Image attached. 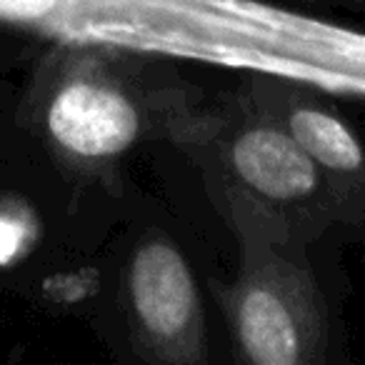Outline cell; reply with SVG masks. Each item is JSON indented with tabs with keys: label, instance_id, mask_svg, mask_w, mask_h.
Here are the masks:
<instances>
[{
	"label": "cell",
	"instance_id": "2",
	"mask_svg": "<svg viewBox=\"0 0 365 365\" xmlns=\"http://www.w3.org/2000/svg\"><path fill=\"white\" fill-rule=\"evenodd\" d=\"M133 300L143 325L158 335L185 328L195 305L188 265L170 245H145L133 263Z\"/></svg>",
	"mask_w": 365,
	"mask_h": 365
},
{
	"label": "cell",
	"instance_id": "1",
	"mask_svg": "<svg viewBox=\"0 0 365 365\" xmlns=\"http://www.w3.org/2000/svg\"><path fill=\"white\" fill-rule=\"evenodd\" d=\"M48 125L58 143L91 158L125 150L138 135V115L130 101L113 88L93 83H73L61 91Z\"/></svg>",
	"mask_w": 365,
	"mask_h": 365
},
{
	"label": "cell",
	"instance_id": "7",
	"mask_svg": "<svg viewBox=\"0 0 365 365\" xmlns=\"http://www.w3.org/2000/svg\"><path fill=\"white\" fill-rule=\"evenodd\" d=\"M48 3L51 0H0V16H33Z\"/></svg>",
	"mask_w": 365,
	"mask_h": 365
},
{
	"label": "cell",
	"instance_id": "3",
	"mask_svg": "<svg viewBox=\"0 0 365 365\" xmlns=\"http://www.w3.org/2000/svg\"><path fill=\"white\" fill-rule=\"evenodd\" d=\"M235 170L250 188L275 200H293L310 193L315 165L295 138L285 133L255 128L233 148Z\"/></svg>",
	"mask_w": 365,
	"mask_h": 365
},
{
	"label": "cell",
	"instance_id": "6",
	"mask_svg": "<svg viewBox=\"0 0 365 365\" xmlns=\"http://www.w3.org/2000/svg\"><path fill=\"white\" fill-rule=\"evenodd\" d=\"M23 243V230L16 220L0 215V263H11Z\"/></svg>",
	"mask_w": 365,
	"mask_h": 365
},
{
	"label": "cell",
	"instance_id": "5",
	"mask_svg": "<svg viewBox=\"0 0 365 365\" xmlns=\"http://www.w3.org/2000/svg\"><path fill=\"white\" fill-rule=\"evenodd\" d=\"M290 133L305 153L333 170H355L363 150L350 130L335 118L318 110H298L290 118Z\"/></svg>",
	"mask_w": 365,
	"mask_h": 365
},
{
	"label": "cell",
	"instance_id": "4",
	"mask_svg": "<svg viewBox=\"0 0 365 365\" xmlns=\"http://www.w3.org/2000/svg\"><path fill=\"white\" fill-rule=\"evenodd\" d=\"M240 340L250 360L260 365H293L298 360L293 318L268 290H253L240 305Z\"/></svg>",
	"mask_w": 365,
	"mask_h": 365
}]
</instances>
